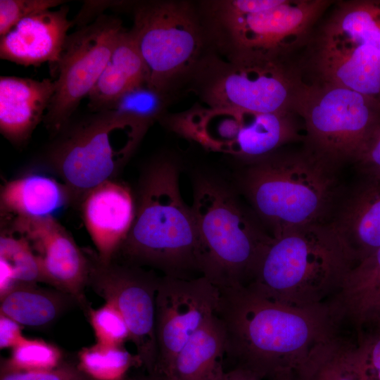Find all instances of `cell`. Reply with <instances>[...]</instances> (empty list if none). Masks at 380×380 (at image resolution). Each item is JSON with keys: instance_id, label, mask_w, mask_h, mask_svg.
I'll use <instances>...</instances> for the list:
<instances>
[{"instance_id": "cell-39", "label": "cell", "mask_w": 380, "mask_h": 380, "mask_svg": "<svg viewBox=\"0 0 380 380\" xmlns=\"http://www.w3.org/2000/svg\"><path fill=\"white\" fill-rule=\"evenodd\" d=\"M265 380H298L295 371H286L276 374Z\"/></svg>"}, {"instance_id": "cell-31", "label": "cell", "mask_w": 380, "mask_h": 380, "mask_svg": "<svg viewBox=\"0 0 380 380\" xmlns=\"http://www.w3.org/2000/svg\"><path fill=\"white\" fill-rule=\"evenodd\" d=\"M87 309L96 343L106 346H122L123 343L129 339L127 324L114 305L106 302L99 308Z\"/></svg>"}, {"instance_id": "cell-28", "label": "cell", "mask_w": 380, "mask_h": 380, "mask_svg": "<svg viewBox=\"0 0 380 380\" xmlns=\"http://www.w3.org/2000/svg\"><path fill=\"white\" fill-rule=\"evenodd\" d=\"M78 367L93 380H122L133 357L122 346L96 343L78 353Z\"/></svg>"}, {"instance_id": "cell-26", "label": "cell", "mask_w": 380, "mask_h": 380, "mask_svg": "<svg viewBox=\"0 0 380 380\" xmlns=\"http://www.w3.org/2000/svg\"><path fill=\"white\" fill-rule=\"evenodd\" d=\"M380 286V247L355 265L345 276L341 287L330 300L335 317L351 325L362 307Z\"/></svg>"}, {"instance_id": "cell-32", "label": "cell", "mask_w": 380, "mask_h": 380, "mask_svg": "<svg viewBox=\"0 0 380 380\" xmlns=\"http://www.w3.org/2000/svg\"><path fill=\"white\" fill-rule=\"evenodd\" d=\"M65 2L61 0H1L0 36L7 33L20 20Z\"/></svg>"}, {"instance_id": "cell-38", "label": "cell", "mask_w": 380, "mask_h": 380, "mask_svg": "<svg viewBox=\"0 0 380 380\" xmlns=\"http://www.w3.org/2000/svg\"><path fill=\"white\" fill-rule=\"evenodd\" d=\"M213 380H263L254 373L240 367L224 369Z\"/></svg>"}, {"instance_id": "cell-19", "label": "cell", "mask_w": 380, "mask_h": 380, "mask_svg": "<svg viewBox=\"0 0 380 380\" xmlns=\"http://www.w3.org/2000/svg\"><path fill=\"white\" fill-rule=\"evenodd\" d=\"M54 80L0 77V132L14 145L25 144L43 121L55 92Z\"/></svg>"}, {"instance_id": "cell-14", "label": "cell", "mask_w": 380, "mask_h": 380, "mask_svg": "<svg viewBox=\"0 0 380 380\" xmlns=\"http://www.w3.org/2000/svg\"><path fill=\"white\" fill-rule=\"evenodd\" d=\"M218 296L219 288L203 275L161 276L156 299L158 360L153 374L168 373L192 335L215 314Z\"/></svg>"}, {"instance_id": "cell-15", "label": "cell", "mask_w": 380, "mask_h": 380, "mask_svg": "<svg viewBox=\"0 0 380 380\" xmlns=\"http://www.w3.org/2000/svg\"><path fill=\"white\" fill-rule=\"evenodd\" d=\"M8 217V227L30 246L42 281L74 298L87 308L84 289L88 285L91 260L53 216Z\"/></svg>"}, {"instance_id": "cell-33", "label": "cell", "mask_w": 380, "mask_h": 380, "mask_svg": "<svg viewBox=\"0 0 380 380\" xmlns=\"http://www.w3.org/2000/svg\"><path fill=\"white\" fill-rule=\"evenodd\" d=\"M353 333L368 374L373 380H380V320L364 322Z\"/></svg>"}, {"instance_id": "cell-8", "label": "cell", "mask_w": 380, "mask_h": 380, "mask_svg": "<svg viewBox=\"0 0 380 380\" xmlns=\"http://www.w3.org/2000/svg\"><path fill=\"white\" fill-rule=\"evenodd\" d=\"M131 6L130 30L147 70L148 86L167 96L177 82L194 75L205 58L208 30L189 2L148 1Z\"/></svg>"}, {"instance_id": "cell-9", "label": "cell", "mask_w": 380, "mask_h": 380, "mask_svg": "<svg viewBox=\"0 0 380 380\" xmlns=\"http://www.w3.org/2000/svg\"><path fill=\"white\" fill-rule=\"evenodd\" d=\"M223 52L227 61L209 55L194 75L208 107L294 113L295 102L304 82L285 57Z\"/></svg>"}, {"instance_id": "cell-21", "label": "cell", "mask_w": 380, "mask_h": 380, "mask_svg": "<svg viewBox=\"0 0 380 380\" xmlns=\"http://www.w3.org/2000/svg\"><path fill=\"white\" fill-rule=\"evenodd\" d=\"M4 217L53 216L70 203L64 184L40 174H29L3 185L0 194Z\"/></svg>"}, {"instance_id": "cell-3", "label": "cell", "mask_w": 380, "mask_h": 380, "mask_svg": "<svg viewBox=\"0 0 380 380\" xmlns=\"http://www.w3.org/2000/svg\"><path fill=\"white\" fill-rule=\"evenodd\" d=\"M177 165L153 161L141 177L131 229L113 260L190 279L203 275L191 207L183 201Z\"/></svg>"}, {"instance_id": "cell-23", "label": "cell", "mask_w": 380, "mask_h": 380, "mask_svg": "<svg viewBox=\"0 0 380 380\" xmlns=\"http://www.w3.org/2000/svg\"><path fill=\"white\" fill-rule=\"evenodd\" d=\"M0 297V314L32 328L51 325L72 303H77L65 293L37 284H16Z\"/></svg>"}, {"instance_id": "cell-41", "label": "cell", "mask_w": 380, "mask_h": 380, "mask_svg": "<svg viewBox=\"0 0 380 380\" xmlns=\"http://www.w3.org/2000/svg\"><path fill=\"white\" fill-rule=\"evenodd\" d=\"M147 380H165L163 377L158 374L149 375V378Z\"/></svg>"}, {"instance_id": "cell-13", "label": "cell", "mask_w": 380, "mask_h": 380, "mask_svg": "<svg viewBox=\"0 0 380 380\" xmlns=\"http://www.w3.org/2000/svg\"><path fill=\"white\" fill-rule=\"evenodd\" d=\"M161 277L153 270L113 260L101 265L91 261L88 285L123 316L139 362L149 375L158 360L156 336V299Z\"/></svg>"}, {"instance_id": "cell-30", "label": "cell", "mask_w": 380, "mask_h": 380, "mask_svg": "<svg viewBox=\"0 0 380 380\" xmlns=\"http://www.w3.org/2000/svg\"><path fill=\"white\" fill-rule=\"evenodd\" d=\"M165 101L166 95L146 84L123 94L108 109L151 125L161 115Z\"/></svg>"}, {"instance_id": "cell-16", "label": "cell", "mask_w": 380, "mask_h": 380, "mask_svg": "<svg viewBox=\"0 0 380 380\" xmlns=\"http://www.w3.org/2000/svg\"><path fill=\"white\" fill-rule=\"evenodd\" d=\"M82 217L97 251V261L110 263L125 241L135 216L129 189L113 180L88 191L80 205Z\"/></svg>"}, {"instance_id": "cell-25", "label": "cell", "mask_w": 380, "mask_h": 380, "mask_svg": "<svg viewBox=\"0 0 380 380\" xmlns=\"http://www.w3.org/2000/svg\"><path fill=\"white\" fill-rule=\"evenodd\" d=\"M323 25L337 39L367 44L380 51V0L338 3Z\"/></svg>"}, {"instance_id": "cell-11", "label": "cell", "mask_w": 380, "mask_h": 380, "mask_svg": "<svg viewBox=\"0 0 380 380\" xmlns=\"http://www.w3.org/2000/svg\"><path fill=\"white\" fill-rule=\"evenodd\" d=\"M328 0H277L258 12L207 15L210 38L223 51L286 57L308 38L313 25L330 6Z\"/></svg>"}, {"instance_id": "cell-4", "label": "cell", "mask_w": 380, "mask_h": 380, "mask_svg": "<svg viewBox=\"0 0 380 380\" xmlns=\"http://www.w3.org/2000/svg\"><path fill=\"white\" fill-rule=\"evenodd\" d=\"M353 265L332 224H312L274 239L246 286L291 306L328 303Z\"/></svg>"}, {"instance_id": "cell-12", "label": "cell", "mask_w": 380, "mask_h": 380, "mask_svg": "<svg viewBox=\"0 0 380 380\" xmlns=\"http://www.w3.org/2000/svg\"><path fill=\"white\" fill-rule=\"evenodd\" d=\"M123 30L119 18L103 14L68 34L59 60L51 66L56 89L43 120L53 136L70 124L80 101L88 96Z\"/></svg>"}, {"instance_id": "cell-29", "label": "cell", "mask_w": 380, "mask_h": 380, "mask_svg": "<svg viewBox=\"0 0 380 380\" xmlns=\"http://www.w3.org/2000/svg\"><path fill=\"white\" fill-rule=\"evenodd\" d=\"M62 353L56 346L42 339H25L12 348L11 356L1 361L6 367L26 372L53 369L62 362Z\"/></svg>"}, {"instance_id": "cell-2", "label": "cell", "mask_w": 380, "mask_h": 380, "mask_svg": "<svg viewBox=\"0 0 380 380\" xmlns=\"http://www.w3.org/2000/svg\"><path fill=\"white\" fill-rule=\"evenodd\" d=\"M342 167L305 144L248 162L241 189L268 233L278 238L302 227L329 223L346 189Z\"/></svg>"}, {"instance_id": "cell-22", "label": "cell", "mask_w": 380, "mask_h": 380, "mask_svg": "<svg viewBox=\"0 0 380 380\" xmlns=\"http://www.w3.org/2000/svg\"><path fill=\"white\" fill-rule=\"evenodd\" d=\"M224 330L215 314L192 335L168 373L161 376L165 380H213L224 369Z\"/></svg>"}, {"instance_id": "cell-10", "label": "cell", "mask_w": 380, "mask_h": 380, "mask_svg": "<svg viewBox=\"0 0 380 380\" xmlns=\"http://www.w3.org/2000/svg\"><path fill=\"white\" fill-rule=\"evenodd\" d=\"M293 113L208 107L179 115L170 125L207 149L250 162L300 138Z\"/></svg>"}, {"instance_id": "cell-18", "label": "cell", "mask_w": 380, "mask_h": 380, "mask_svg": "<svg viewBox=\"0 0 380 380\" xmlns=\"http://www.w3.org/2000/svg\"><path fill=\"white\" fill-rule=\"evenodd\" d=\"M69 8L63 6L46 11L18 22L0 38V57L25 66L49 62L54 65L60 58L74 25L68 18Z\"/></svg>"}, {"instance_id": "cell-36", "label": "cell", "mask_w": 380, "mask_h": 380, "mask_svg": "<svg viewBox=\"0 0 380 380\" xmlns=\"http://www.w3.org/2000/svg\"><path fill=\"white\" fill-rule=\"evenodd\" d=\"M25 339L21 325L15 320L0 314V348H13Z\"/></svg>"}, {"instance_id": "cell-24", "label": "cell", "mask_w": 380, "mask_h": 380, "mask_svg": "<svg viewBox=\"0 0 380 380\" xmlns=\"http://www.w3.org/2000/svg\"><path fill=\"white\" fill-rule=\"evenodd\" d=\"M339 331L317 344L295 370L298 380H361L355 338Z\"/></svg>"}, {"instance_id": "cell-20", "label": "cell", "mask_w": 380, "mask_h": 380, "mask_svg": "<svg viewBox=\"0 0 380 380\" xmlns=\"http://www.w3.org/2000/svg\"><path fill=\"white\" fill-rule=\"evenodd\" d=\"M148 84L147 70L131 30H123L96 84L88 95L89 108L108 109L131 89Z\"/></svg>"}, {"instance_id": "cell-27", "label": "cell", "mask_w": 380, "mask_h": 380, "mask_svg": "<svg viewBox=\"0 0 380 380\" xmlns=\"http://www.w3.org/2000/svg\"><path fill=\"white\" fill-rule=\"evenodd\" d=\"M0 293L18 284L43 282L38 260L28 242L7 226L0 236Z\"/></svg>"}, {"instance_id": "cell-6", "label": "cell", "mask_w": 380, "mask_h": 380, "mask_svg": "<svg viewBox=\"0 0 380 380\" xmlns=\"http://www.w3.org/2000/svg\"><path fill=\"white\" fill-rule=\"evenodd\" d=\"M149 124L114 110L95 112L68 125L48 150V165L63 181L70 203L113 180L137 147Z\"/></svg>"}, {"instance_id": "cell-35", "label": "cell", "mask_w": 380, "mask_h": 380, "mask_svg": "<svg viewBox=\"0 0 380 380\" xmlns=\"http://www.w3.org/2000/svg\"><path fill=\"white\" fill-rule=\"evenodd\" d=\"M355 164L361 175L380 176V133Z\"/></svg>"}, {"instance_id": "cell-34", "label": "cell", "mask_w": 380, "mask_h": 380, "mask_svg": "<svg viewBox=\"0 0 380 380\" xmlns=\"http://www.w3.org/2000/svg\"><path fill=\"white\" fill-rule=\"evenodd\" d=\"M0 380H93L78 365L63 362L47 371L26 372L1 365Z\"/></svg>"}, {"instance_id": "cell-17", "label": "cell", "mask_w": 380, "mask_h": 380, "mask_svg": "<svg viewBox=\"0 0 380 380\" xmlns=\"http://www.w3.org/2000/svg\"><path fill=\"white\" fill-rule=\"evenodd\" d=\"M361 176L345 191L330 222L353 266L380 247V176Z\"/></svg>"}, {"instance_id": "cell-7", "label": "cell", "mask_w": 380, "mask_h": 380, "mask_svg": "<svg viewBox=\"0 0 380 380\" xmlns=\"http://www.w3.org/2000/svg\"><path fill=\"white\" fill-rule=\"evenodd\" d=\"M293 112L305 144L341 166L355 164L380 133V100L333 83H304Z\"/></svg>"}, {"instance_id": "cell-5", "label": "cell", "mask_w": 380, "mask_h": 380, "mask_svg": "<svg viewBox=\"0 0 380 380\" xmlns=\"http://www.w3.org/2000/svg\"><path fill=\"white\" fill-rule=\"evenodd\" d=\"M191 209L203 275L218 288L247 285L274 238L251 208L212 179L196 182Z\"/></svg>"}, {"instance_id": "cell-1", "label": "cell", "mask_w": 380, "mask_h": 380, "mask_svg": "<svg viewBox=\"0 0 380 380\" xmlns=\"http://www.w3.org/2000/svg\"><path fill=\"white\" fill-rule=\"evenodd\" d=\"M215 315L231 367L263 380L295 371L317 344L342 330L328 303L291 306L243 285L219 288Z\"/></svg>"}, {"instance_id": "cell-37", "label": "cell", "mask_w": 380, "mask_h": 380, "mask_svg": "<svg viewBox=\"0 0 380 380\" xmlns=\"http://www.w3.org/2000/svg\"><path fill=\"white\" fill-rule=\"evenodd\" d=\"M380 320V286L362 307L351 327L355 330L361 324Z\"/></svg>"}, {"instance_id": "cell-40", "label": "cell", "mask_w": 380, "mask_h": 380, "mask_svg": "<svg viewBox=\"0 0 380 380\" xmlns=\"http://www.w3.org/2000/svg\"><path fill=\"white\" fill-rule=\"evenodd\" d=\"M360 376L361 380H373L367 372L366 365L363 357L360 354Z\"/></svg>"}]
</instances>
